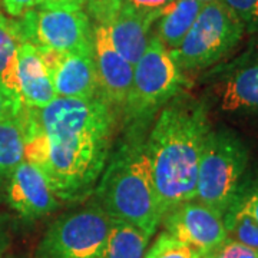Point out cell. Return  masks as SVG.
<instances>
[{"mask_svg":"<svg viewBox=\"0 0 258 258\" xmlns=\"http://www.w3.org/2000/svg\"><path fill=\"white\" fill-rule=\"evenodd\" d=\"M22 43L15 19L0 12V88L23 105L18 81V47Z\"/></svg>","mask_w":258,"mask_h":258,"instance_id":"cell-17","label":"cell"},{"mask_svg":"<svg viewBox=\"0 0 258 258\" xmlns=\"http://www.w3.org/2000/svg\"><path fill=\"white\" fill-rule=\"evenodd\" d=\"M122 6V0H85V8L95 23H109Z\"/></svg>","mask_w":258,"mask_h":258,"instance_id":"cell-23","label":"cell"},{"mask_svg":"<svg viewBox=\"0 0 258 258\" xmlns=\"http://www.w3.org/2000/svg\"><path fill=\"white\" fill-rule=\"evenodd\" d=\"M203 3L195 0H171L158 12L152 25L155 36L171 52L179 46L185 35L191 29L197 16L203 9Z\"/></svg>","mask_w":258,"mask_h":258,"instance_id":"cell-16","label":"cell"},{"mask_svg":"<svg viewBox=\"0 0 258 258\" xmlns=\"http://www.w3.org/2000/svg\"><path fill=\"white\" fill-rule=\"evenodd\" d=\"M149 238L138 227L111 218V230L101 258H144Z\"/></svg>","mask_w":258,"mask_h":258,"instance_id":"cell-18","label":"cell"},{"mask_svg":"<svg viewBox=\"0 0 258 258\" xmlns=\"http://www.w3.org/2000/svg\"><path fill=\"white\" fill-rule=\"evenodd\" d=\"M185 76L169 50L155 36H151L144 55L134 64V78L122 111L125 119L142 128L181 92Z\"/></svg>","mask_w":258,"mask_h":258,"instance_id":"cell-5","label":"cell"},{"mask_svg":"<svg viewBox=\"0 0 258 258\" xmlns=\"http://www.w3.org/2000/svg\"><path fill=\"white\" fill-rule=\"evenodd\" d=\"M162 221L169 235L201 255L211 252L228 238L221 214L197 200L176 205L166 212Z\"/></svg>","mask_w":258,"mask_h":258,"instance_id":"cell-9","label":"cell"},{"mask_svg":"<svg viewBox=\"0 0 258 258\" xmlns=\"http://www.w3.org/2000/svg\"><path fill=\"white\" fill-rule=\"evenodd\" d=\"M18 81L23 106L42 108L57 98L39 49L30 42L18 47Z\"/></svg>","mask_w":258,"mask_h":258,"instance_id":"cell-14","label":"cell"},{"mask_svg":"<svg viewBox=\"0 0 258 258\" xmlns=\"http://www.w3.org/2000/svg\"><path fill=\"white\" fill-rule=\"evenodd\" d=\"M2 252H3V249H2V245H0V258H2Z\"/></svg>","mask_w":258,"mask_h":258,"instance_id":"cell-31","label":"cell"},{"mask_svg":"<svg viewBox=\"0 0 258 258\" xmlns=\"http://www.w3.org/2000/svg\"><path fill=\"white\" fill-rule=\"evenodd\" d=\"M195 2H200L203 5H207V3H211V2H217V0H195Z\"/></svg>","mask_w":258,"mask_h":258,"instance_id":"cell-30","label":"cell"},{"mask_svg":"<svg viewBox=\"0 0 258 258\" xmlns=\"http://www.w3.org/2000/svg\"><path fill=\"white\" fill-rule=\"evenodd\" d=\"M222 220L228 238L258 251V221L237 200L224 212Z\"/></svg>","mask_w":258,"mask_h":258,"instance_id":"cell-20","label":"cell"},{"mask_svg":"<svg viewBox=\"0 0 258 258\" xmlns=\"http://www.w3.org/2000/svg\"><path fill=\"white\" fill-rule=\"evenodd\" d=\"M37 49L57 98L92 99L99 96L93 53H60L40 46Z\"/></svg>","mask_w":258,"mask_h":258,"instance_id":"cell-12","label":"cell"},{"mask_svg":"<svg viewBox=\"0 0 258 258\" xmlns=\"http://www.w3.org/2000/svg\"><path fill=\"white\" fill-rule=\"evenodd\" d=\"M92 52L99 96L115 109H123L132 85L134 64L113 46L108 25H93Z\"/></svg>","mask_w":258,"mask_h":258,"instance_id":"cell-11","label":"cell"},{"mask_svg":"<svg viewBox=\"0 0 258 258\" xmlns=\"http://www.w3.org/2000/svg\"><path fill=\"white\" fill-rule=\"evenodd\" d=\"M37 9H85V0H37Z\"/></svg>","mask_w":258,"mask_h":258,"instance_id":"cell-29","label":"cell"},{"mask_svg":"<svg viewBox=\"0 0 258 258\" xmlns=\"http://www.w3.org/2000/svg\"><path fill=\"white\" fill-rule=\"evenodd\" d=\"M212 95L221 112L258 115V50L244 53L218 72Z\"/></svg>","mask_w":258,"mask_h":258,"instance_id":"cell-10","label":"cell"},{"mask_svg":"<svg viewBox=\"0 0 258 258\" xmlns=\"http://www.w3.org/2000/svg\"><path fill=\"white\" fill-rule=\"evenodd\" d=\"M25 159L36 165L60 201H82L95 191L112 152L116 109L101 96L56 98L23 106Z\"/></svg>","mask_w":258,"mask_h":258,"instance_id":"cell-1","label":"cell"},{"mask_svg":"<svg viewBox=\"0 0 258 258\" xmlns=\"http://www.w3.org/2000/svg\"><path fill=\"white\" fill-rule=\"evenodd\" d=\"M8 203L26 220L46 217L57 208V198L42 171L23 159L9 174Z\"/></svg>","mask_w":258,"mask_h":258,"instance_id":"cell-13","label":"cell"},{"mask_svg":"<svg viewBox=\"0 0 258 258\" xmlns=\"http://www.w3.org/2000/svg\"><path fill=\"white\" fill-rule=\"evenodd\" d=\"M210 129L203 102L174 98L158 112L145 151L162 218L176 205L195 200L198 165Z\"/></svg>","mask_w":258,"mask_h":258,"instance_id":"cell-2","label":"cell"},{"mask_svg":"<svg viewBox=\"0 0 258 258\" xmlns=\"http://www.w3.org/2000/svg\"><path fill=\"white\" fill-rule=\"evenodd\" d=\"M25 159V134L19 115L0 120V178L9 174Z\"/></svg>","mask_w":258,"mask_h":258,"instance_id":"cell-19","label":"cell"},{"mask_svg":"<svg viewBox=\"0 0 258 258\" xmlns=\"http://www.w3.org/2000/svg\"><path fill=\"white\" fill-rule=\"evenodd\" d=\"M96 203L111 218L129 222L149 237L162 222L158 205L145 139L135 135L126 138L111 152L98 185Z\"/></svg>","mask_w":258,"mask_h":258,"instance_id":"cell-3","label":"cell"},{"mask_svg":"<svg viewBox=\"0 0 258 258\" xmlns=\"http://www.w3.org/2000/svg\"><path fill=\"white\" fill-rule=\"evenodd\" d=\"M22 108L23 105L15 101L9 93L0 88V120L16 118L22 111Z\"/></svg>","mask_w":258,"mask_h":258,"instance_id":"cell-27","label":"cell"},{"mask_svg":"<svg viewBox=\"0 0 258 258\" xmlns=\"http://www.w3.org/2000/svg\"><path fill=\"white\" fill-rule=\"evenodd\" d=\"M203 258H258V251L227 238L220 247L203 255Z\"/></svg>","mask_w":258,"mask_h":258,"instance_id":"cell-24","label":"cell"},{"mask_svg":"<svg viewBox=\"0 0 258 258\" xmlns=\"http://www.w3.org/2000/svg\"><path fill=\"white\" fill-rule=\"evenodd\" d=\"M168 2L171 0H122L120 8L132 10L145 18L154 19L155 22L158 12L162 9Z\"/></svg>","mask_w":258,"mask_h":258,"instance_id":"cell-25","label":"cell"},{"mask_svg":"<svg viewBox=\"0 0 258 258\" xmlns=\"http://www.w3.org/2000/svg\"><path fill=\"white\" fill-rule=\"evenodd\" d=\"M108 25L112 43L128 62L135 64L152 36L154 19L120 8Z\"/></svg>","mask_w":258,"mask_h":258,"instance_id":"cell-15","label":"cell"},{"mask_svg":"<svg viewBox=\"0 0 258 258\" xmlns=\"http://www.w3.org/2000/svg\"><path fill=\"white\" fill-rule=\"evenodd\" d=\"M245 30L221 0L204 5L179 46L171 50L181 72H197L217 64L240 43Z\"/></svg>","mask_w":258,"mask_h":258,"instance_id":"cell-6","label":"cell"},{"mask_svg":"<svg viewBox=\"0 0 258 258\" xmlns=\"http://www.w3.org/2000/svg\"><path fill=\"white\" fill-rule=\"evenodd\" d=\"M111 217L98 203L57 218L37 245V258H101Z\"/></svg>","mask_w":258,"mask_h":258,"instance_id":"cell-7","label":"cell"},{"mask_svg":"<svg viewBox=\"0 0 258 258\" xmlns=\"http://www.w3.org/2000/svg\"><path fill=\"white\" fill-rule=\"evenodd\" d=\"M221 2L240 20L245 33H258V0H221Z\"/></svg>","mask_w":258,"mask_h":258,"instance_id":"cell-22","label":"cell"},{"mask_svg":"<svg viewBox=\"0 0 258 258\" xmlns=\"http://www.w3.org/2000/svg\"><path fill=\"white\" fill-rule=\"evenodd\" d=\"M235 200L258 221V176L251 181H245Z\"/></svg>","mask_w":258,"mask_h":258,"instance_id":"cell-26","label":"cell"},{"mask_svg":"<svg viewBox=\"0 0 258 258\" xmlns=\"http://www.w3.org/2000/svg\"><path fill=\"white\" fill-rule=\"evenodd\" d=\"M15 22L22 42L60 53H93V26L85 9H32Z\"/></svg>","mask_w":258,"mask_h":258,"instance_id":"cell-8","label":"cell"},{"mask_svg":"<svg viewBox=\"0 0 258 258\" xmlns=\"http://www.w3.org/2000/svg\"><path fill=\"white\" fill-rule=\"evenodd\" d=\"M248 148L230 129H210L198 165L195 200L224 215L245 184Z\"/></svg>","mask_w":258,"mask_h":258,"instance_id":"cell-4","label":"cell"},{"mask_svg":"<svg viewBox=\"0 0 258 258\" xmlns=\"http://www.w3.org/2000/svg\"><path fill=\"white\" fill-rule=\"evenodd\" d=\"M37 0H3V8L12 18H22L29 10L36 9Z\"/></svg>","mask_w":258,"mask_h":258,"instance_id":"cell-28","label":"cell"},{"mask_svg":"<svg viewBox=\"0 0 258 258\" xmlns=\"http://www.w3.org/2000/svg\"><path fill=\"white\" fill-rule=\"evenodd\" d=\"M144 258H203V255L197 249L176 240L165 231L158 235Z\"/></svg>","mask_w":258,"mask_h":258,"instance_id":"cell-21","label":"cell"}]
</instances>
